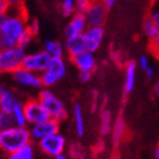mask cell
Instances as JSON below:
<instances>
[{
  "label": "cell",
  "instance_id": "6da1fadb",
  "mask_svg": "<svg viewBox=\"0 0 159 159\" xmlns=\"http://www.w3.org/2000/svg\"><path fill=\"white\" fill-rule=\"evenodd\" d=\"M28 29V19L25 8L10 9L0 32V50L19 46V40Z\"/></svg>",
  "mask_w": 159,
  "mask_h": 159
},
{
  "label": "cell",
  "instance_id": "7a4b0ae2",
  "mask_svg": "<svg viewBox=\"0 0 159 159\" xmlns=\"http://www.w3.org/2000/svg\"><path fill=\"white\" fill-rule=\"evenodd\" d=\"M32 143L28 127H12L0 129V149L6 155H11Z\"/></svg>",
  "mask_w": 159,
  "mask_h": 159
},
{
  "label": "cell",
  "instance_id": "3957f363",
  "mask_svg": "<svg viewBox=\"0 0 159 159\" xmlns=\"http://www.w3.org/2000/svg\"><path fill=\"white\" fill-rule=\"evenodd\" d=\"M37 98L39 99L50 118L59 122L66 120L68 117V111L64 101L49 88H43V90H40Z\"/></svg>",
  "mask_w": 159,
  "mask_h": 159
},
{
  "label": "cell",
  "instance_id": "277c9868",
  "mask_svg": "<svg viewBox=\"0 0 159 159\" xmlns=\"http://www.w3.org/2000/svg\"><path fill=\"white\" fill-rule=\"evenodd\" d=\"M67 74V64L64 57L51 58L46 69L40 74L41 85L45 88H50L58 84Z\"/></svg>",
  "mask_w": 159,
  "mask_h": 159
},
{
  "label": "cell",
  "instance_id": "5b68a950",
  "mask_svg": "<svg viewBox=\"0 0 159 159\" xmlns=\"http://www.w3.org/2000/svg\"><path fill=\"white\" fill-rule=\"evenodd\" d=\"M26 55V49L20 46L0 50V72L12 74L15 70L22 67Z\"/></svg>",
  "mask_w": 159,
  "mask_h": 159
},
{
  "label": "cell",
  "instance_id": "8992f818",
  "mask_svg": "<svg viewBox=\"0 0 159 159\" xmlns=\"http://www.w3.org/2000/svg\"><path fill=\"white\" fill-rule=\"evenodd\" d=\"M66 143L67 141L65 136L58 131V133H55L52 135L39 140L37 143V145L43 154L50 157H55L56 155L60 154V152H65Z\"/></svg>",
  "mask_w": 159,
  "mask_h": 159
},
{
  "label": "cell",
  "instance_id": "52a82bcc",
  "mask_svg": "<svg viewBox=\"0 0 159 159\" xmlns=\"http://www.w3.org/2000/svg\"><path fill=\"white\" fill-rule=\"evenodd\" d=\"M22 106H24V111L26 115L28 126L39 124V122H43L48 118H50L38 98L28 99L26 102L22 103Z\"/></svg>",
  "mask_w": 159,
  "mask_h": 159
},
{
  "label": "cell",
  "instance_id": "ba28073f",
  "mask_svg": "<svg viewBox=\"0 0 159 159\" xmlns=\"http://www.w3.org/2000/svg\"><path fill=\"white\" fill-rule=\"evenodd\" d=\"M84 15L89 27H103L108 16V9L101 0H93Z\"/></svg>",
  "mask_w": 159,
  "mask_h": 159
},
{
  "label": "cell",
  "instance_id": "9c48e42d",
  "mask_svg": "<svg viewBox=\"0 0 159 159\" xmlns=\"http://www.w3.org/2000/svg\"><path fill=\"white\" fill-rule=\"evenodd\" d=\"M28 128H29L31 140L38 143L39 140L48 137V136L58 133L60 129V122L52 119V118H48L45 121L34 124V125L29 126Z\"/></svg>",
  "mask_w": 159,
  "mask_h": 159
},
{
  "label": "cell",
  "instance_id": "30bf717a",
  "mask_svg": "<svg viewBox=\"0 0 159 159\" xmlns=\"http://www.w3.org/2000/svg\"><path fill=\"white\" fill-rule=\"evenodd\" d=\"M50 60L51 56L48 55L43 49V50L27 53L24 59L22 67H25V68L30 70V71L40 75L46 69V67L50 62Z\"/></svg>",
  "mask_w": 159,
  "mask_h": 159
},
{
  "label": "cell",
  "instance_id": "8fae6325",
  "mask_svg": "<svg viewBox=\"0 0 159 159\" xmlns=\"http://www.w3.org/2000/svg\"><path fill=\"white\" fill-rule=\"evenodd\" d=\"M12 79L17 85L29 89H39L43 87L40 75L32 72L25 67H20L12 72Z\"/></svg>",
  "mask_w": 159,
  "mask_h": 159
},
{
  "label": "cell",
  "instance_id": "7c38bea8",
  "mask_svg": "<svg viewBox=\"0 0 159 159\" xmlns=\"http://www.w3.org/2000/svg\"><path fill=\"white\" fill-rule=\"evenodd\" d=\"M70 60L79 72H93L97 67L95 52H91L89 50H85L77 56L71 57Z\"/></svg>",
  "mask_w": 159,
  "mask_h": 159
},
{
  "label": "cell",
  "instance_id": "4fadbf2b",
  "mask_svg": "<svg viewBox=\"0 0 159 159\" xmlns=\"http://www.w3.org/2000/svg\"><path fill=\"white\" fill-rule=\"evenodd\" d=\"M82 36L85 39L86 50L96 52L100 48L103 41L105 30H103V27H88Z\"/></svg>",
  "mask_w": 159,
  "mask_h": 159
},
{
  "label": "cell",
  "instance_id": "5bb4252c",
  "mask_svg": "<svg viewBox=\"0 0 159 159\" xmlns=\"http://www.w3.org/2000/svg\"><path fill=\"white\" fill-rule=\"evenodd\" d=\"M88 27L89 26H88L85 15L76 12L70 17V20L66 25V28H65L66 38L74 37V36H78V34H84V32L87 30Z\"/></svg>",
  "mask_w": 159,
  "mask_h": 159
},
{
  "label": "cell",
  "instance_id": "9a60e30c",
  "mask_svg": "<svg viewBox=\"0 0 159 159\" xmlns=\"http://www.w3.org/2000/svg\"><path fill=\"white\" fill-rule=\"evenodd\" d=\"M19 103H21V101L15 91L5 86H0V109L3 112L11 114Z\"/></svg>",
  "mask_w": 159,
  "mask_h": 159
},
{
  "label": "cell",
  "instance_id": "2e32d148",
  "mask_svg": "<svg viewBox=\"0 0 159 159\" xmlns=\"http://www.w3.org/2000/svg\"><path fill=\"white\" fill-rule=\"evenodd\" d=\"M64 48H65V52H67V55L70 58L79 55L80 52L86 50L84 36L82 34H78V36H74V37L66 38Z\"/></svg>",
  "mask_w": 159,
  "mask_h": 159
},
{
  "label": "cell",
  "instance_id": "e0dca14e",
  "mask_svg": "<svg viewBox=\"0 0 159 159\" xmlns=\"http://www.w3.org/2000/svg\"><path fill=\"white\" fill-rule=\"evenodd\" d=\"M138 65L135 61H128L125 65V81H124V90L126 93H130L134 90L137 79Z\"/></svg>",
  "mask_w": 159,
  "mask_h": 159
},
{
  "label": "cell",
  "instance_id": "ac0fdd59",
  "mask_svg": "<svg viewBox=\"0 0 159 159\" xmlns=\"http://www.w3.org/2000/svg\"><path fill=\"white\" fill-rule=\"evenodd\" d=\"M72 116H74V124H75V131L78 137H82L85 135V116L82 111V107L80 103H75L72 107Z\"/></svg>",
  "mask_w": 159,
  "mask_h": 159
},
{
  "label": "cell",
  "instance_id": "d6986e66",
  "mask_svg": "<svg viewBox=\"0 0 159 159\" xmlns=\"http://www.w3.org/2000/svg\"><path fill=\"white\" fill-rule=\"evenodd\" d=\"M43 50L50 55L51 58L55 57H64L65 55V48L62 43L57 41V40H46L43 43Z\"/></svg>",
  "mask_w": 159,
  "mask_h": 159
},
{
  "label": "cell",
  "instance_id": "ffe728a7",
  "mask_svg": "<svg viewBox=\"0 0 159 159\" xmlns=\"http://www.w3.org/2000/svg\"><path fill=\"white\" fill-rule=\"evenodd\" d=\"M143 34H145V36H146L148 40L154 39V38H156L159 34V28L156 26V24L151 20L150 17H148V16L143 19Z\"/></svg>",
  "mask_w": 159,
  "mask_h": 159
},
{
  "label": "cell",
  "instance_id": "44dd1931",
  "mask_svg": "<svg viewBox=\"0 0 159 159\" xmlns=\"http://www.w3.org/2000/svg\"><path fill=\"white\" fill-rule=\"evenodd\" d=\"M11 116H12V118H13L15 126H18V127H27V126H28L22 103H19L18 106L13 109L12 111H11Z\"/></svg>",
  "mask_w": 159,
  "mask_h": 159
},
{
  "label": "cell",
  "instance_id": "7402d4cb",
  "mask_svg": "<svg viewBox=\"0 0 159 159\" xmlns=\"http://www.w3.org/2000/svg\"><path fill=\"white\" fill-rule=\"evenodd\" d=\"M7 159H34V150L31 143L24 147L20 150L16 151L11 155H8Z\"/></svg>",
  "mask_w": 159,
  "mask_h": 159
},
{
  "label": "cell",
  "instance_id": "603a6c76",
  "mask_svg": "<svg viewBox=\"0 0 159 159\" xmlns=\"http://www.w3.org/2000/svg\"><path fill=\"white\" fill-rule=\"evenodd\" d=\"M125 131H126V124L121 117H119L116 120V122H115L114 127H112V141L115 143H118L124 137Z\"/></svg>",
  "mask_w": 159,
  "mask_h": 159
},
{
  "label": "cell",
  "instance_id": "cb8c5ba5",
  "mask_svg": "<svg viewBox=\"0 0 159 159\" xmlns=\"http://www.w3.org/2000/svg\"><path fill=\"white\" fill-rule=\"evenodd\" d=\"M59 10L61 15L67 18H70L72 15L76 13V6L74 0H60L59 3Z\"/></svg>",
  "mask_w": 159,
  "mask_h": 159
},
{
  "label": "cell",
  "instance_id": "d4e9b609",
  "mask_svg": "<svg viewBox=\"0 0 159 159\" xmlns=\"http://www.w3.org/2000/svg\"><path fill=\"white\" fill-rule=\"evenodd\" d=\"M111 130V115L108 110H103L101 114V127H100V133L103 136L109 134V131Z\"/></svg>",
  "mask_w": 159,
  "mask_h": 159
},
{
  "label": "cell",
  "instance_id": "484cf974",
  "mask_svg": "<svg viewBox=\"0 0 159 159\" xmlns=\"http://www.w3.org/2000/svg\"><path fill=\"white\" fill-rule=\"evenodd\" d=\"M148 17H150L151 20L159 28V0H154L151 2L150 8H149Z\"/></svg>",
  "mask_w": 159,
  "mask_h": 159
},
{
  "label": "cell",
  "instance_id": "4316f807",
  "mask_svg": "<svg viewBox=\"0 0 159 159\" xmlns=\"http://www.w3.org/2000/svg\"><path fill=\"white\" fill-rule=\"evenodd\" d=\"M74 1L75 6H76V12L85 13L93 0H74Z\"/></svg>",
  "mask_w": 159,
  "mask_h": 159
},
{
  "label": "cell",
  "instance_id": "83f0119b",
  "mask_svg": "<svg viewBox=\"0 0 159 159\" xmlns=\"http://www.w3.org/2000/svg\"><path fill=\"white\" fill-rule=\"evenodd\" d=\"M34 36L31 34V32H30V30L27 29L26 32H25V34H22V37L20 38V40H19V46L26 49V48L28 47V46H29L30 43H31L32 39H34Z\"/></svg>",
  "mask_w": 159,
  "mask_h": 159
},
{
  "label": "cell",
  "instance_id": "f1b7e54d",
  "mask_svg": "<svg viewBox=\"0 0 159 159\" xmlns=\"http://www.w3.org/2000/svg\"><path fill=\"white\" fill-rule=\"evenodd\" d=\"M1 126H2V128H8V127L15 126V122H13V118H12V116H11V114H6V112H3L2 120H1ZM2 128H1V129H2Z\"/></svg>",
  "mask_w": 159,
  "mask_h": 159
},
{
  "label": "cell",
  "instance_id": "f546056e",
  "mask_svg": "<svg viewBox=\"0 0 159 159\" xmlns=\"http://www.w3.org/2000/svg\"><path fill=\"white\" fill-rule=\"evenodd\" d=\"M149 47H150L151 52L159 57V34L154 39L149 40Z\"/></svg>",
  "mask_w": 159,
  "mask_h": 159
},
{
  "label": "cell",
  "instance_id": "4dcf8cb0",
  "mask_svg": "<svg viewBox=\"0 0 159 159\" xmlns=\"http://www.w3.org/2000/svg\"><path fill=\"white\" fill-rule=\"evenodd\" d=\"M7 5L9 6L10 9H18L22 8L25 3V0H3Z\"/></svg>",
  "mask_w": 159,
  "mask_h": 159
},
{
  "label": "cell",
  "instance_id": "1f68e13d",
  "mask_svg": "<svg viewBox=\"0 0 159 159\" xmlns=\"http://www.w3.org/2000/svg\"><path fill=\"white\" fill-rule=\"evenodd\" d=\"M137 65H138V67L143 70V71H145L147 68H148L150 65H149V59H148V57L147 56H145V55H143V56H140L139 57V60H138V62H137Z\"/></svg>",
  "mask_w": 159,
  "mask_h": 159
},
{
  "label": "cell",
  "instance_id": "d6a6232c",
  "mask_svg": "<svg viewBox=\"0 0 159 159\" xmlns=\"http://www.w3.org/2000/svg\"><path fill=\"white\" fill-rule=\"evenodd\" d=\"M28 29L30 30L32 34L36 37V34L39 31V24L37 20H32V21H28Z\"/></svg>",
  "mask_w": 159,
  "mask_h": 159
},
{
  "label": "cell",
  "instance_id": "836d02e7",
  "mask_svg": "<svg viewBox=\"0 0 159 159\" xmlns=\"http://www.w3.org/2000/svg\"><path fill=\"white\" fill-rule=\"evenodd\" d=\"M91 76H93V72H79V76H78V78H79L80 82H82V84H86V82L90 81Z\"/></svg>",
  "mask_w": 159,
  "mask_h": 159
},
{
  "label": "cell",
  "instance_id": "e575fe53",
  "mask_svg": "<svg viewBox=\"0 0 159 159\" xmlns=\"http://www.w3.org/2000/svg\"><path fill=\"white\" fill-rule=\"evenodd\" d=\"M143 72H145V75H146V78L149 80V81H151V80L155 78V69L152 68L151 66H149Z\"/></svg>",
  "mask_w": 159,
  "mask_h": 159
},
{
  "label": "cell",
  "instance_id": "d590c367",
  "mask_svg": "<svg viewBox=\"0 0 159 159\" xmlns=\"http://www.w3.org/2000/svg\"><path fill=\"white\" fill-rule=\"evenodd\" d=\"M9 10H10L9 6L3 0H0V16L1 15H7L9 12Z\"/></svg>",
  "mask_w": 159,
  "mask_h": 159
},
{
  "label": "cell",
  "instance_id": "8d00e7d4",
  "mask_svg": "<svg viewBox=\"0 0 159 159\" xmlns=\"http://www.w3.org/2000/svg\"><path fill=\"white\" fill-rule=\"evenodd\" d=\"M101 1H102L103 5L106 6V8L109 10V9H111L112 7H114V6L116 5L118 0H101Z\"/></svg>",
  "mask_w": 159,
  "mask_h": 159
},
{
  "label": "cell",
  "instance_id": "74e56055",
  "mask_svg": "<svg viewBox=\"0 0 159 159\" xmlns=\"http://www.w3.org/2000/svg\"><path fill=\"white\" fill-rule=\"evenodd\" d=\"M7 15H8V13H7ZM7 15H1V16H0V32L2 30V27H3V25H5L6 19H7Z\"/></svg>",
  "mask_w": 159,
  "mask_h": 159
},
{
  "label": "cell",
  "instance_id": "f35d334b",
  "mask_svg": "<svg viewBox=\"0 0 159 159\" xmlns=\"http://www.w3.org/2000/svg\"><path fill=\"white\" fill-rule=\"evenodd\" d=\"M154 93H155V96H156L157 98L159 99V79L157 80V82H156V84H155Z\"/></svg>",
  "mask_w": 159,
  "mask_h": 159
},
{
  "label": "cell",
  "instance_id": "ab89813d",
  "mask_svg": "<svg viewBox=\"0 0 159 159\" xmlns=\"http://www.w3.org/2000/svg\"><path fill=\"white\" fill-rule=\"evenodd\" d=\"M53 159H67V156L65 152H60V154L56 155V156L53 157Z\"/></svg>",
  "mask_w": 159,
  "mask_h": 159
},
{
  "label": "cell",
  "instance_id": "60d3db41",
  "mask_svg": "<svg viewBox=\"0 0 159 159\" xmlns=\"http://www.w3.org/2000/svg\"><path fill=\"white\" fill-rule=\"evenodd\" d=\"M154 155H155V158H156V159H159V143L156 146V148H155Z\"/></svg>",
  "mask_w": 159,
  "mask_h": 159
},
{
  "label": "cell",
  "instance_id": "b9f144b4",
  "mask_svg": "<svg viewBox=\"0 0 159 159\" xmlns=\"http://www.w3.org/2000/svg\"><path fill=\"white\" fill-rule=\"evenodd\" d=\"M2 115H3V111L0 109V129L2 128V126H1V120H2Z\"/></svg>",
  "mask_w": 159,
  "mask_h": 159
}]
</instances>
